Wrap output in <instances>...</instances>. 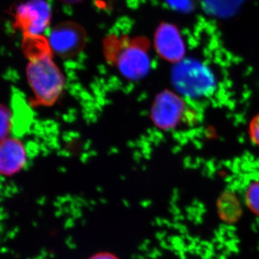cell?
<instances>
[{
	"instance_id": "1",
	"label": "cell",
	"mask_w": 259,
	"mask_h": 259,
	"mask_svg": "<svg viewBox=\"0 0 259 259\" xmlns=\"http://www.w3.org/2000/svg\"><path fill=\"white\" fill-rule=\"evenodd\" d=\"M23 47L28 64L26 72L35 96V104L51 106L61 96L64 74L53 59L49 38L44 35L23 36Z\"/></svg>"
},
{
	"instance_id": "2",
	"label": "cell",
	"mask_w": 259,
	"mask_h": 259,
	"mask_svg": "<svg viewBox=\"0 0 259 259\" xmlns=\"http://www.w3.org/2000/svg\"><path fill=\"white\" fill-rule=\"evenodd\" d=\"M150 47V40L144 36L110 35L103 42L105 57L131 81L144 79L149 73Z\"/></svg>"
},
{
	"instance_id": "3",
	"label": "cell",
	"mask_w": 259,
	"mask_h": 259,
	"mask_svg": "<svg viewBox=\"0 0 259 259\" xmlns=\"http://www.w3.org/2000/svg\"><path fill=\"white\" fill-rule=\"evenodd\" d=\"M172 83L179 93L185 96L199 97L212 93L214 76L202 63L185 59L175 64L172 71Z\"/></svg>"
},
{
	"instance_id": "4",
	"label": "cell",
	"mask_w": 259,
	"mask_h": 259,
	"mask_svg": "<svg viewBox=\"0 0 259 259\" xmlns=\"http://www.w3.org/2000/svg\"><path fill=\"white\" fill-rule=\"evenodd\" d=\"M52 9L46 0H28L15 11V28L23 36L44 35L52 20Z\"/></svg>"
},
{
	"instance_id": "5",
	"label": "cell",
	"mask_w": 259,
	"mask_h": 259,
	"mask_svg": "<svg viewBox=\"0 0 259 259\" xmlns=\"http://www.w3.org/2000/svg\"><path fill=\"white\" fill-rule=\"evenodd\" d=\"M48 38L53 52L62 59H70L79 55L83 50L88 35L82 25L68 20L54 26Z\"/></svg>"
},
{
	"instance_id": "6",
	"label": "cell",
	"mask_w": 259,
	"mask_h": 259,
	"mask_svg": "<svg viewBox=\"0 0 259 259\" xmlns=\"http://www.w3.org/2000/svg\"><path fill=\"white\" fill-rule=\"evenodd\" d=\"M186 110L182 97L170 90H163L155 97L150 116L156 127L167 131L179 125L185 117Z\"/></svg>"
},
{
	"instance_id": "7",
	"label": "cell",
	"mask_w": 259,
	"mask_h": 259,
	"mask_svg": "<svg viewBox=\"0 0 259 259\" xmlns=\"http://www.w3.org/2000/svg\"><path fill=\"white\" fill-rule=\"evenodd\" d=\"M154 47L160 57L168 62L176 64L185 58V42L173 24L162 23L158 25L154 35Z\"/></svg>"
},
{
	"instance_id": "8",
	"label": "cell",
	"mask_w": 259,
	"mask_h": 259,
	"mask_svg": "<svg viewBox=\"0 0 259 259\" xmlns=\"http://www.w3.org/2000/svg\"><path fill=\"white\" fill-rule=\"evenodd\" d=\"M26 160V151L19 140L6 139L0 143V175L11 176L18 173Z\"/></svg>"
},
{
	"instance_id": "9",
	"label": "cell",
	"mask_w": 259,
	"mask_h": 259,
	"mask_svg": "<svg viewBox=\"0 0 259 259\" xmlns=\"http://www.w3.org/2000/svg\"><path fill=\"white\" fill-rule=\"evenodd\" d=\"M13 127V117L8 109L0 105V143L8 139V134Z\"/></svg>"
},
{
	"instance_id": "10",
	"label": "cell",
	"mask_w": 259,
	"mask_h": 259,
	"mask_svg": "<svg viewBox=\"0 0 259 259\" xmlns=\"http://www.w3.org/2000/svg\"><path fill=\"white\" fill-rule=\"evenodd\" d=\"M245 200L252 212L259 215V181L253 182L248 187Z\"/></svg>"
},
{
	"instance_id": "11",
	"label": "cell",
	"mask_w": 259,
	"mask_h": 259,
	"mask_svg": "<svg viewBox=\"0 0 259 259\" xmlns=\"http://www.w3.org/2000/svg\"><path fill=\"white\" fill-rule=\"evenodd\" d=\"M249 135L252 141L259 146V114L255 115L250 122Z\"/></svg>"
},
{
	"instance_id": "12",
	"label": "cell",
	"mask_w": 259,
	"mask_h": 259,
	"mask_svg": "<svg viewBox=\"0 0 259 259\" xmlns=\"http://www.w3.org/2000/svg\"><path fill=\"white\" fill-rule=\"evenodd\" d=\"M90 259H116L114 255L109 253H100V254L95 255Z\"/></svg>"
},
{
	"instance_id": "13",
	"label": "cell",
	"mask_w": 259,
	"mask_h": 259,
	"mask_svg": "<svg viewBox=\"0 0 259 259\" xmlns=\"http://www.w3.org/2000/svg\"><path fill=\"white\" fill-rule=\"evenodd\" d=\"M59 1L66 5H76L79 4L84 0H59Z\"/></svg>"
}]
</instances>
